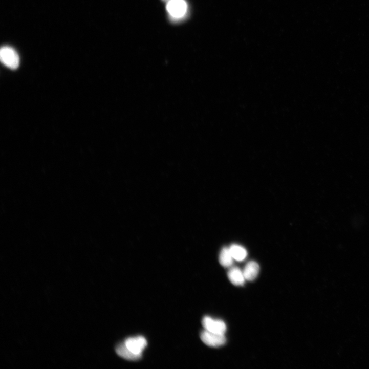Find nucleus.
<instances>
[{
    "label": "nucleus",
    "mask_w": 369,
    "mask_h": 369,
    "mask_svg": "<svg viewBox=\"0 0 369 369\" xmlns=\"http://www.w3.org/2000/svg\"><path fill=\"white\" fill-rule=\"evenodd\" d=\"M200 337L205 344L211 347H220L226 342L224 335L212 333L206 330L202 332Z\"/></svg>",
    "instance_id": "nucleus-3"
},
{
    "label": "nucleus",
    "mask_w": 369,
    "mask_h": 369,
    "mask_svg": "<svg viewBox=\"0 0 369 369\" xmlns=\"http://www.w3.org/2000/svg\"><path fill=\"white\" fill-rule=\"evenodd\" d=\"M202 325L206 330L221 335H224L227 330L226 325L224 321L215 320L208 316L204 317Z\"/></svg>",
    "instance_id": "nucleus-4"
},
{
    "label": "nucleus",
    "mask_w": 369,
    "mask_h": 369,
    "mask_svg": "<svg viewBox=\"0 0 369 369\" xmlns=\"http://www.w3.org/2000/svg\"><path fill=\"white\" fill-rule=\"evenodd\" d=\"M0 59L8 68L17 69L20 65V58L17 52L10 47H4L0 51Z\"/></svg>",
    "instance_id": "nucleus-2"
},
{
    "label": "nucleus",
    "mask_w": 369,
    "mask_h": 369,
    "mask_svg": "<svg viewBox=\"0 0 369 369\" xmlns=\"http://www.w3.org/2000/svg\"><path fill=\"white\" fill-rule=\"evenodd\" d=\"M188 6L185 0H171L167 3L166 10L173 21H179L186 16Z\"/></svg>",
    "instance_id": "nucleus-1"
},
{
    "label": "nucleus",
    "mask_w": 369,
    "mask_h": 369,
    "mask_svg": "<svg viewBox=\"0 0 369 369\" xmlns=\"http://www.w3.org/2000/svg\"><path fill=\"white\" fill-rule=\"evenodd\" d=\"M259 271V265L254 261H250L246 264L243 272L245 279L253 281L257 277Z\"/></svg>",
    "instance_id": "nucleus-6"
},
{
    "label": "nucleus",
    "mask_w": 369,
    "mask_h": 369,
    "mask_svg": "<svg viewBox=\"0 0 369 369\" xmlns=\"http://www.w3.org/2000/svg\"><path fill=\"white\" fill-rule=\"evenodd\" d=\"M116 352L120 357L129 360H138L142 356V355H137L131 352L124 343L117 347Z\"/></svg>",
    "instance_id": "nucleus-8"
},
{
    "label": "nucleus",
    "mask_w": 369,
    "mask_h": 369,
    "mask_svg": "<svg viewBox=\"0 0 369 369\" xmlns=\"http://www.w3.org/2000/svg\"><path fill=\"white\" fill-rule=\"evenodd\" d=\"M163 1H164V2H165L167 3H169V2H170L171 0H163Z\"/></svg>",
    "instance_id": "nucleus-11"
},
{
    "label": "nucleus",
    "mask_w": 369,
    "mask_h": 369,
    "mask_svg": "<svg viewBox=\"0 0 369 369\" xmlns=\"http://www.w3.org/2000/svg\"><path fill=\"white\" fill-rule=\"evenodd\" d=\"M233 259L229 248L224 247L219 255V262L221 265L224 267H230L233 265Z\"/></svg>",
    "instance_id": "nucleus-10"
},
{
    "label": "nucleus",
    "mask_w": 369,
    "mask_h": 369,
    "mask_svg": "<svg viewBox=\"0 0 369 369\" xmlns=\"http://www.w3.org/2000/svg\"><path fill=\"white\" fill-rule=\"evenodd\" d=\"M229 249L234 259L237 261H243L247 256V250L241 245L233 244L229 247Z\"/></svg>",
    "instance_id": "nucleus-9"
},
{
    "label": "nucleus",
    "mask_w": 369,
    "mask_h": 369,
    "mask_svg": "<svg viewBox=\"0 0 369 369\" xmlns=\"http://www.w3.org/2000/svg\"><path fill=\"white\" fill-rule=\"evenodd\" d=\"M229 280L235 286H242L245 283V277L242 272L237 267L231 268L228 273Z\"/></svg>",
    "instance_id": "nucleus-7"
},
{
    "label": "nucleus",
    "mask_w": 369,
    "mask_h": 369,
    "mask_svg": "<svg viewBox=\"0 0 369 369\" xmlns=\"http://www.w3.org/2000/svg\"><path fill=\"white\" fill-rule=\"evenodd\" d=\"M124 343L131 352L139 355H142L143 350L147 345V340L143 336L129 338Z\"/></svg>",
    "instance_id": "nucleus-5"
}]
</instances>
